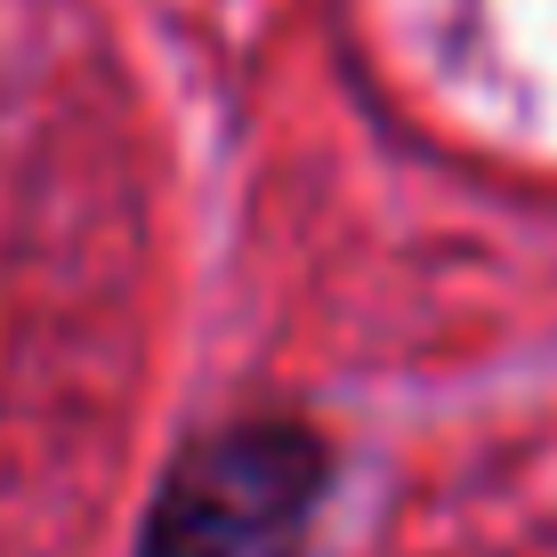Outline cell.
<instances>
[{"label":"cell","mask_w":557,"mask_h":557,"mask_svg":"<svg viewBox=\"0 0 557 557\" xmlns=\"http://www.w3.org/2000/svg\"><path fill=\"white\" fill-rule=\"evenodd\" d=\"M332 502V445L307 420H226L153 485L138 557H307Z\"/></svg>","instance_id":"1"}]
</instances>
